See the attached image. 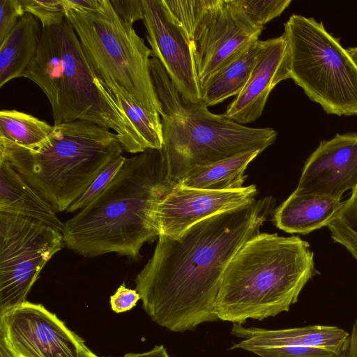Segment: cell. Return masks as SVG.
I'll return each mask as SVG.
<instances>
[{
    "label": "cell",
    "mask_w": 357,
    "mask_h": 357,
    "mask_svg": "<svg viewBox=\"0 0 357 357\" xmlns=\"http://www.w3.org/2000/svg\"><path fill=\"white\" fill-rule=\"evenodd\" d=\"M273 206L266 197L203 220L174 236L159 235L154 252L137 275L142 307L176 333L218 320L215 303L225 269L259 233Z\"/></svg>",
    "instance_id": "1"
},
{
    "label": "cell",
    "mask_w": 357,
    "mask_h": 357,
    "mask_svg": "<svg viewBox=\"0 0 357 357\" xmlns=\"http://www.w3.org/2000/svg\"><path fill=\"white\" fill-rule=\"evenodd\" d=\"M175 185L161 150L126 158L109 185L63 222L65 245L88 257L114 252L138 259L144 243L158 238L155 209Z\"/></svg>",
    "instance_id": "2"
},
{
    "label": "cell",
    "mask_w": 357,
    "mask_h": 357,
    "mask_svg": "<svg viewBox=\"0 0 357 357\" xmlns=\"http://www.w3.org/2000/svg\"><path fill=\"white\" fill-rule=\"evenodd\" d=\"M317 273L308 242L259 233L228 264L215 303L216 316L243 324L288 312Z\"/></svg>",
    "instance_id": "3"
},
{
    "label": "cell",
    "mask_w": 357,
    "mask_h": 357,
    "mask_svg": "<svg viewBox=\"0 0 357 357\" xmlns=\"http://www.w3.org/2000/svg\"><path fill=\"white\" fill-rule=\"evenodd\" d=\"M38 86L54 125L82 121L115 132L123 151L146 149L135 128L95 75L67 17L42 28L38 54L22 75Z\"/></svg>",
    "instance_id": "4"
},
{
    "label": "cell",
    "mask_w": 357,
    "mask_h": 357,
    "mask_svg": "<svg viewBox=\"0 0 357 357\" xmlns=\"http://www.w3.org/2000/svg\"><path fill=\"white\" fill-rule=\"evenodd\" d=\"M154 91L160 103L167 178L179 184L195 167L273 144L277 132L271 128H250L211 112L202 101L184 99L161 63L149 60Z\"/></svg>",
    "instance_id": "5"
},
{
    "label": "cell",
    "mask_w": 357,
    "mask_h": 357,
    "mask_svg": "<svg viewBox=\"0 0 357 357\" xmlns=\"http://www.w3.org/2000/svg\"><path fill=\"white\" fill-rule=\"evenodd\" d=\"M123 151L115 133L82 121L54 125L52 132L33 147L0 137V160L7 161L56 212L66 211Z\"/></svg>",
    "instance_id": "6"
},
{
    "label": "cell",
    "mask_w": 357,
    "mask_h": 357,
    "mask_svg": "<svg viewBox=\"0 0 357 357\" xmlns=\"http://www.w3.org/2000/svg\"><path fill=\"white\" fill-rule=\"evenodd\" d=\"M87 61L98 78L123 89L148 112L160 114L149 68L153 55L132 26L122 21L110 0L96 10H66Z\"/></svg>",
    "instance_id": "7"
},
{
    "label": "cell",
    "mask_w": 357,
    "mask_h": 357,
    "mask_svg": "<svg viewBox=\"0 0 357 357\" xmlns=\"http://www.w3.org/2000/svg\"><path fill=\"white\" fill-rule=\"evenodd\" d=\"M289 77L328 114L357 115V66L322 22L294 14L284 24Z\"/></svg>",
    "instance_id": "8"
},
{
    "label": "cell",
    "mask_w": 357,
    "mask_h": 357,
    "mask_svg": "<svg viewBox=\"0 0 357 357\" xmlns=\"http://www.w3.org/2000/svg\"><path fill=\"white\" fill-rule=\"evenodd\" d=\"M183 29L199 85L252 42L264 28L252 24L231 0H163Z\"/></svg>",
    "instance_id": "9"
},
{
    "label": "cell",
    "mask_w": 357,
    "mask_h": 357,
    "mask_svg": "<svg viewBox=\"0 0 357 357\" xmlns=\"http://www.w3.org/2000/svg\"><path fill=\"white\" fill-rule=\"evenodd\" d=\"M64 244L43 222L0 212V314L26 301L40 271Z\"/></svg>",
    "instance_id": "10"
},
{
    "label": "cell",
    "mask_w": 357,
    "mask_h": 357,
    "mask_svg": "<svg viewBox=\"0 0 357 357\" xmlns=\"http://www.w3.org/2000/svg\"><path fill=\"white\" fill-rule=\"evenodd\" d=\"M0 330L18 357H93L84 340L42 304L25 301L0 314Z\"/></svg>",
    "instance_id": "11"
},
{
    "label": "cell",
    "mask_w": 357,
    "mask_h": 357,
    "mask_svg": "<svg viewBox=\"0 0 357 357\" xmlns=\"http://www.w3.org/2000/svg\"><path fill=\"white\" fill-rule=\"evenodd\" d=\"M146 39L181 96L202 100L192 50L188 38L163 0H142Z\"/></svg>",
    "instance_id": "12"
},
{
    "label": "cell",
    "mask_w": 357,
    "mask_h": 357,
    "mask_svg": "<svg viewBox=\"0 0 357 357\" xmlns=\"http://www.w3.org/2000/svg\"><path fill=\"white\" fill-rule=\"evenodd\" d=\"M257 193L255 185L231 190H208L176 184L155 209L159 235H179L203 220L252 202Z\"/></svg>",
    "instance_id": "13"
},
{
    "label": "cell",
    "mask_w": 357,
    "mask_h": 357,
    "mask_svg": "<svg viewBox=\"0 0 357 357\" xmlns=\"http://www.w3.org/2000/svg\"><path fill=\"white\" fill-rule=\"evenodd\" d=\"M356 185L357 132L337 133L321 141L307 159L294 192L341 199Z\"/></svg>",
    "instance_id": "14"
},
{
    "label": "cell",
    "mask_w": 357,
    "mask_h": 357,
    "mask_svg": "<svg viewBox=\"0 0 357 357\" xmlns=\"http://www.w3.org/2000/svg\"><path fill=\"white\" fill-rule=\"evenodd\" d=\"M289 78V49L284 35L263 40L247 84L222 115L242 125L255 121L261 116L273 88Z\"/></svg>",
    "instance_id": "15"
},
{
    "label": "cell",
    "mask_w": 357,
    "mask_h": 357,
    "mask_svg": "<svg viewBox=\"0 0 357 357\" xmlns=\"http://www.w3.org/2000/svg\"><path fill=\"white\" fill-rule=\"evenodd\" d=\"M231 334L245 343L317 347L339 354L349 333L335 326L266 329L233 324Z\"/></svg>",
    "instance_id": "16"
},
{
    "label": "cell",
    "mask_w": 357,
    "mask_h": 357,
    "mask_svg": "<svg viewBox=\"0 0 357 357\" xmlns=\"http://www.w3.org/2000/svg\"><path fill=\"white\" fill-rule=\"evenodd\" d=\"M342 205L341 199L294 191L275 210L273 222L289 234H307L327 227Z\"/></svg>",
    "instance_id": "17"
},
{
    "label": "cell",
    "mask_w": 357,
    "mask_h": 357,
    "mask_svg": "<svg viewBox=\"0 0 357 357\" xmlns=\"http://www.w3.org/2000/svg\"><path fill=\"white\" fill-rule=\"evenodd\" d=\"M0 212L34 219L63 230V222L54 207L3 160H0Z\"/></svg>",
    "instance_id": "18"
},
{
    "label": "cell",
    "mask_w": 357,
    "mask_h": 357,
    "mask_svg": "<svg viewBox=\"0 0 357 357\" xmlns=\"http://www.w3.org/2000/svg\"><path fill=\"white\" fill-rule=\"evenodd\" d=\"M263 45L255 40L237 53L200 85L202 100L208 107L238 96L247 84Z\"/></svg>",
    "instance_id": "19"
},
{
    "label": "cell",
    "mask_w": 357,
    "mask_h": 357,
    "mask_svg": "<svg viewBox=\"0 0 357 357\" xmlns=\"http://www.w3.org/2000/svg\"><path fill=\"white\" fill-rule=\"evenodd\" d=\"M41 33L38 20L26 13L0 44V87L22 77L38 54Z\"/></svg>",
    "instance_id": "20"
},
{
    "label": "cell",
    "mask_w": 357,
    "mask_h": 357,
    "mask_svg": "<svg viewBox=\"0 0 357 357\" xmlns=\"http://www.w3.org/2000/svg\"><path fill=\"white\" fill-rule=\"evenodd\" d=\"M260 150L246 151L232 157L193 169L179 185L195 189L231 190L244 187L245 169L261 153Z\"/></svg>",
    "instance_id": "21"
},
{
    "label": "cell",
    "mask_w": 357,
    "mask_h": 357,
    "mask_svg": "<svg viewBox=\"0 0 357 357\" xmlns=\"http://www.w3.org/2000/svg\"><path fill=\"white\" fill-rule=\"evenodd\" d=\"M101 83L116 103L123 110L137 132L146 150H161L164 140L160 115L146 110L119 86L112 83Z\"/></svg>",
    "instance_id": "22"
},
{
    "label": "cell",
    "mask_w": 357,
    "mask_h": 357,
    "mask_svg": "<svg viewBox=\"0 0 357 357\" xmlns=\"http://www.w3.org/2000/svg\"><path fill=\"white\" fill-rule=\"evenodd\" d=\"M54 130L32 115L15 109L0 111V137L23 147H33L45 140Z\"/></svg>",
    "instance_id": "23"
},
{
    "label": "cell",
    "mask_w": 357,
    "mask_h": 357,
    "mask_svg": "<svg viewBox=\"0 0 357 357\" xmlns=\"http://www.w3.org/2000/svg\"><path fill=\"white\" fill-rule=\"evenodd\" d=\"M327 227L333 241L344 247L357 261V185Z\"/></svg>",
    "instance_id": "24"
},
{
    "label": "cell",
    "mask_w": 357,
    "mask_h": 357,
    "mask_svg": "<svg viewBox=\"0 0 357 357\" xmlns=\"http://www.w3.org/2000/svg\"><path fill=\"white\" fill-rule=\"evenodd\" d=\"M229 349H242L259 357H338L339 356L334 351L321 348L245 343L240 340L234 343Z\"/></svg>",
    "instance_id": "25"
},
{
    "label": "cell",
    "mask_w": 357,
    "mask_h": 357,
    "mask_svg": "<svg viewBox=\"0 0 357 357\" xmlns=\"http://www.w3.org/2000/svg\"><path fill=\"white\" fill-rule=\"evenodd\" d=\"M254 26L264 25L278 17L289 6L291 0H231Z\"/></svg>",
    "instance_id": "26"
},
{
    "label": "cell",
    "mask_w": 357,
    "mask_h": 357,
    "mask_svg": "<svg viewBox=\"0 0 357 357\" xmlns=\"http://www.w3.org/2000/svg\"><path fill=\"white\" fill-rule=\"evenodd\" d=\"M126 158L121 155L108 163L89 185L84 192L66 210L73 213L82 209L98 196L121 169Z\"/></svg>",
    "instance_id": "27"
},
{
    "label": "cell",
    "mask_w": 357,
    "mask_h": 357,
    "mask_svg": "<svg viewBox=\"0 0 357 357\" xmlns=\"http://www.w3.org/2000/svg\"><path fill=\"white\" fill-rule=\"evenodd\" d=\"M25 13L38 19L41 27H47L61 22L66 17V9L63 0H20Z\"/></svg>",
    "instance_id": "28"
},
{
    "label": "cell",
    "mask_w": 357,
    "mask_h": 357,
    "mask_svg": "<svg viewBox=\"0 0 357 357\" xmlns=\"http://www.w3.org/2000/svg\"><path fill=\"white\" fill-rule=\"evenodd\" d=\"M25 13L20 0H0V44Z\"/></svg>",
    "instance_id": "29"
},
{
    "label": "cell",
    "mask_w": 357,
    "mask_h": 357,
    "mask_svg": "<svg viewBox=\"0 0 357 357\" xmlns=\"http://www.w3.org/2000/svg\"><path fill=\"white\" fill-rule=\"evenodd\" d=\"M111 4L119 17L126 24L133 26L144 19L142 0H110Z\"/></svg>",
    "instance_id": "30"
},
{
    "label": "cell",
    "mask_w": 357,
    "mask_h": 357,
    "mask_svg": "<svg viewBox=\"0 0 357 357\" xmlns=\"http://www.w3.org/2000/svg\"><path fill=\"white\" fill-rule=\"evenodd\" d=\"M139 300H141L139 294L135 289H128L123 284L110 297V305L114 312L121 313L134 307Z\"/></svg>",
    "instance_id": "31"
},
{
    "label": "cell",
    "mask_w": 357,
    "mask_h": 357,
    "mask_svg": "<svg viewBox=\"0 0 357 357\" xmlns=\"http://www.w3.org/2000/svg\"><path fill=\"white\" fill-rule=\"evenodd\" d=\"M338 357H357V318L348 334Z\"/></svg>",
    "instance_id": "32"
},
{
    "label": "cell",
    "mask_w": 357,
    "mask_h": 357,
    "mask_svg": "<svg viewBox=\"0 0 357 357\" xmlns=\"http://www.w3.org/2000/svg\"><path fill=\"white\" fill-rule=\"evenodd\" d=\"M66 9L96 10L99 0H63Z\"/></svg>",
    "instance_id": "33"
},
{
    "label": "cell",
    "mask_w": 357,
    "mask_h": 357,
    "mask_svg": "<svg viewBox=\"0 0 357 357\" xmlns=\"http://www.w3.org/2000/svg\"><path fill=\"white\" fill-rule=\"evenodd\" d=\"M124 357H171L167 349L161 345L155 346L151 350L142 353H128Z\"/></svg>",
    "instance_id": "34"
},
{
    "label": "cell",
    "mask_w": 357,
    "mask_h": 357,
    "mask_svg": "<svg viewBox=\"0 0 357 357\" xmlns=\"http://www.w3.org/2000/svg\"><path fill=\"white\" fill-rule=\"evenodd\" d=\"M0 357H18L10 346L5 335L0 330Z\"/></svg>",
    "instance_id": "35"
},
{
    "label": "cell",
    "mask_w": 357,
    "mask_h": 357,
    "mask_svg": "<svg viewBox=\"0 0 357 357\" xmlns=\"http://www.w3.org/2000/svg\"><path fill=\"white\" fill-rule=\"evenodd\" d=\"M347 51L354 63L357 66V47L348 48Z\"/></svg>",
    "instance_id": "36"
},
{
    "label": "cell",
    "mask_w": 357,
    "mask_h": 357,
    "mask_svg": "<svg viewBox=\"0 0 357 357\" xmlns=\"http://www.w3.org/2000/svg\"><path fill=\"white\" fill-rule=\"evenodd\" d=\"M93 357H100V356H98L96 354H94Z\"/></svg>",
    "instance_id": "37"
}]
</instances>
